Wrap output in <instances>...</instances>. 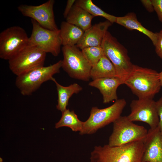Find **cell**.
I'll return each mask as SVG.
<instances>
[{
    "instance_id": "obj_1",
    "label": "cell",
    "mask_w": 162,
    "mask_h": 162,
    "mask_svg": "<svg viewBox=\"0 0 162 162\" xmlns=\"http://www.w3.org/2000/svg\"><path fill=\"white\" fill-rule=\"evenodd\" d=\"M143 141L111 146L108 144L95 146L91 152V162H143Z\"/></svg>"
},
{
    "instance_id": "obj_11",
    "label": "cell",
    "mask_w": 162,
    "mask_h": 162,
    "mask_svg": "<svg viewBox=\"0 0 162 162\" xmlns=\"http://www.w3.org/2000/svg\"><path fill=\"white\" fill-rule=\"evenodd\" d=\"M54 0H49L37 6L22 4L17 9L24 16L31 18L42 27L52 30L58 29L56 24L53 10Z\"/></svg>"
},
{
    "instance_id": "obj_7",
    "label": "cell",
    "mask_w": 162,
    "mask_h": 162,
    "mask_svg": "<svg viewBox=\"0 0 162 162\" xmlns=\"http://www.w3.org/2000/svg\"><path fill=\"white\" fill-rule=\"evenodd\" d=\"M62 68L72 78L89 81L92 68L82 51L76 46H63Z\"/></svg>"
},
{
    "instance_id": "obj_21",
    "label": "cell",
    "mask_w": 162,
    "mask_h": 162,
    "mask_svg": "<svg viewBox=\"0 0 162 162\" xmlns=\"http://www.w3.org/2000/svg\"><path fill=\"white\" fill-rule=\"evenodd\" d=\"M61 118L55 124V128H58L63 127L70 128L75 132H81L83 129V122L80 120L74 110L70 111L67 109L62 113Z\"/></svg>"
},
{
    "instance_id": "obj_30",
    "label": "cell",
    "mask_w": 162,
    "mask_h": 162,
    "mask_svg": "<svg viewBox=\"0 0 162 162\" xmlns=\"http://www.w3.org/2000/svg\"><path fill=\"white\" fill-rule=\"evenodd\" d=\"M0 162H2V158H0Z\"/></svg>"
},
{
    "instance_id": "obj_25",
    "label": "cell",
    "mask_w": 162,
    "mask_h": 162,
    "mask_svg": "<svg viewBox=\"0 0 162 162\" xmlns=\"http://www.w3.org/2000/svg\"><path fill=\"white\" fill-rule=\"evenodd\" d=\"M152 1L158 19L162 23V0H152Z\"/></svg>"
},
{
    "instance_id": "obj_28",
    "label": "cell",
    "mask_w": 162,
    "mask_h": 162,
    "mask_svg": "<svg viewBox=\"0 0 162 162\" xmlns=\"http://www.w3.org/2000/svg\"><path fill=\"white\" fill-rule=\"evenodd\" d=\"M140 1L148 12L151 13L154 11L152 0H142Z\"/></svg>"
},
{
    "instance_id": "obj_29",
    "label": "cell",
    "mask_w": 162,
    "mask_h": 162,
    "mask_svg": "<svg viewBox=\"0 0 162 162\" xmlns=\"http://www.w3.org/2000/svg\"><path fill=\"white\" fill-rule=\"evenodd\" d=\"M159 75L160 85L162 87V70L160 73H159Z\"/></svg>"
},
{
    "instance_id": "obj_8",
    "label": "cell",
    "mask_w": 162,
    "mask_h": 162,
    "mask_svg": "<svg viewBox=\"0 0 162 162\" xmlns=\"http://www.w3.org/2000/svg\"><path fill=\"white\" fill-rule=\"evenodd\" d=\"M46 53L39 48L28 45L8 61L9 67L17 76L43 66Z\"/></svg>"
},
{
    "instance_id": "obj_20",
    "label": "cell",
    "mask_w": 162,
    "mask_h": 162,
    "mask_svg": "<svg viewBox=\"0 0 162 162\" xmlns=\"http://www.w3.org/2000/svg\"><path fill=\"white\" fill-rule=\"evenodd\" d=\"M90 76L94 80L101 78L116 77L117 74L114 66L105 55L92 67Z\"/></svg>"
},
{
    "instance_id": "obj_17",
    "label": "cell",
    "mask_w": 162,
    "mask_h": 162,
    "mask_svg": "<svg viewBox=\"0 0 162 162\" xmlns=\"http://www.w3.org/2000/svg\"><path fill=\"white\" fill-rule=\"evenodd\" d=\"M60 35L63 46H76L82 37L84 31L66 21L61 24Z\"/></svg>"
},
{
    "instance_id": "obj_12",
    "label": "cell",
    "mask_w": 162,
    "mask_h": 162,
    "mask_svg": "<svg viewBox=\"0 0 162 162\" xmlns=\"http://www.w3.org/2000/svg\"><path fill=\"white\" fill-rule=\"evenodd\" d=\"M131 112L127 116L132 122L141 121L147 123L150 128L158 126L159 118L156 108V101L153 99L138 98L131 101Z\"/></svg>"
},
{
    "instance_id": "obj_24",
    "label": "cell",
    "mask_w": 162,
    "mask_h": 162,
    "mask_svg": "<svg viewBox=\"0 0 162 162\" xmlns=\"http://www.w3.org/2000/svg\"><path fill=\"white\" fill-rule=\"evenodd\" d=\"M156 33L157 40L154 46L155 51L157 55L162 59V29Z\"/></svg>"
},
{
    "instance_id": "obj_16",
    "label": "cell",
    "mask_w": 162,
    "mask_h": 162,
    "mask_svg": "<svg viewBox=\"0 0 162 162\" xmlns=\"http://www.w3.org/2000/svg\"><path fill=\"white\" fill-rule=\"evenodd\" d=\"M116 23L130 30H136L146 35L154 46L157 40V35L144 27L137 20L136 14L129 13L121 17H116Z\"/></svg>"
},
{
    "instance_id": "obj_22",
    "label": "cell",
    "mask_w": 162,
    "mask_h": 162,
    "mask_svg": "<svg viewBox=\"0 0 162 162\" xmlns=\"http://www.w3.org/2000/svg\"><path fill=\"white\" fill-rule=\"evenodd\" d=\"M75 4L86 10L94 16H100L112 24L116 22V17L107 13L94 4L91 0H76Z\"/></svg>"
},
{
    "instance_id": "obj_14",
    "label": "cell",
    "mask_w": 162,
    "mask_h": 162,
    "mask_svg": "<svg viewBox=\"0 0 162 162\" xmlns=\"http://www.w3.org/2000/svg\"><path fill=\"white\" fill-rule=\"evenodd\" d=\"M112 23L107 20L92 26L85 31L79 42L76 45L81 50L85 47L100 46Z\"/></svg>"
},
{
    "instance_id": "obj_9",
    "label": "cell",
    "mask_w": 162,
    "mask_h": 162,
    "mask_svg": "<svg viewBox=\"0 0 162 162\" xmlns=\"http://www.w3.org/2000/svg\"><path fill=\"white\" fill-rule=\"evenodd\" d=\"M31 22L32 28L28 45L36 46L54 56H58L62 45L60 29L49 30L42 27L33 19H31Z\"/></svg>"
},
{
    "instance_id": "obj_13",
    "label": "cell",
    "mask_w": 162,
    "mask_h": 162,
    "mask_svg": "<svg viewBox=\"0 0 162 162\" xmlns=\"http://www.w3.org/2000/svg\"><path fill=\"white\" fill-rule=\"evenodd\" d=\"M143 142V162H162V133L158 127L149 130Z\"/></svg>"
},
{
    "instance_id": "obj_23",
    "label": "cell",
    "mask_w": 162,
    "mask_h": 162,
    "mask_svg": "<svg viewBox=\"0 0 162 162\" xmlns=\"http://www.w3.org/2000/svg\"><path fill=\"white\" fill-rule=\"evenodd\" d=\"M81 51L92 67L96 64L104 56V51L100 46L85 47Z\"/></svg>"
},
{
    "instance_id": "obj_18",
    "label": "cell",
    "mask_w": 162,
    "mask_h": 162,
    "mask_svg": "<svg viewBox=\"0 0 162 162\" xmlns=\"http://www.w3.org/2000/svg\"><path fill=\"white\" fill-rule=\"evenodd\" d=\"M94 16L86 10L74 4L67 16L66 21L81 28L84 32L92 26Z\"/></svg>"
},
{
    "instance_id": "obj_27",
    "label": "cell",
    "mask_w": 162,
    "mask_h": 162,
    "mask_svg": "<svg viewBox=\"0 0 162 162\" xmlns=\"http://www.w3.org/2000/svg\"><path fill=\"white\" fill-rule=\"evenodd\" d=\"M76 1V0H68L67 1L66 5L63 14L64 18H66L74 4Z\"/></svg>"
},
{
    "instance_id": "obj_3",
    "label": "cell",
    "mask_w": 162,
    "mask_h": 162,
    "mask_svg": "<svg viewBox=\"0 0 162 162\" xmlns=\"http://www.w3.org/2000/svg\"><path fill=\"white\" fill-rule=\"evenodd\" d=\"M101 46L105 55L109 58L115 68L116 77L123 84L132 71L134 65L131 62L127 49L107 31Z\"/></svg>"
},
{
    "instance_id": "obj_10",
    "label": "cell",
    "mask_w": 162,
    "mask_h": 162,
    "mask_svg": "<svg viewBox=\"0 0 162 162\" xmlns=\"http://www.w3.org/2000/svg\"><path fill=\"white\" fill-rule=\"evenodd\" d=\"M29 38L24 29L11 26L0 33V58L9 60L28 45Z\"/></svg>"
},
{
    "instance_id": "obj_31",
    "label": "cell",
    "mask_w": 162,
    "mask_h": 162,
    "mask_svg": "<svg viewBox=\"0 0 162 162\" xmlns=\"http://www.w3.org/2000/svg\"></svg>"
},
{
    "instance_id": "obj_19",
    "label": "cell",
    "mask_w": 162,
    "mask_h": 162,
    "mask_svg": "<svg viewBox=\"0 0 162 162\" xmlns=\"http://www.w3.org/2000/svg\"><path fill=\"white\" fill-rule=\"evenodd\" d=\"M53 81L56 84L58 96L56 108L62 113L67 109L70 98L74 94L78 93L81 91L82 88L76 83L64 86L58 83L55 79Z\"/></svg>"
},
{
    "instance_id": "obj_2",
    "label": "cell",
    "mask_w": 162,
    "mask_h": 162,
    "mask_svg": "<svg viewBox=\"0 0 162 162\" xmlns=\"http://www.w3.org/2000/svg\"><path fill=\"white\" fill-rule=\"evenodd\" d=\"M124 84L138 98L153 99L161 87L159 73L152 69L135 65Z\"/></svg>"
},
{
    "instance_id": "obj_4",
    "label": "cell",
    "mask_w": 162,
    "mask_h": 162,
    "mask_svg": "<svg viewBox=\"0 0 162 162\" xmlns=\"http://www.w3.org/2000/svg\"><path fill=\"white\" fill-rule=\"evenodd\" d=\"M62 66V60H60L48 66L35 68L17 76L15 85L22 95H31L44 82L49 80L53 81L55 78L53 76L60 72Z\"/></svg>"
},
{
    "instance_id": "obj_6",
    "label": "cell",
    "mask_w": 162,
    "mask_h": 162,
    "mask_svg": "<svg viewBox=\"0 0 162 162\" xmlns=\"http://www.w3.org/2000/svg\"><path fill=\"white\" fill-rule=\"evenodd\" d=\"M147 133L144 126L134 123L127 116H121L113 122V131L108 145L117 146L137 141H143Z\"/></svg>"
},
{
    "instance_id": "obj_15",
    "label": "cell",
    "mask_w": 162,
    "mask_h": 162,
    "mask_svg": "<svg viewBox=\"0 0 162 162\" xmlns=\"http://www.w3.org/2000/svg\"><path fill=\"white\" fill-rule=\"evenodd\" d=\"M122 84L120 80L114 77L97 79L90 82L88 85L99 90L103 96V103L107 104L118 99L117 89Z\"/></svg>"
},
{
    "instance_id": "obj_5",
    "label": "cell",
    "mask_w": 162,
    "mask_h": 162,
    "mask_svg": "<svg viewBox=\"0 0 162 162\" xmlns=\"http://www.w3.org/2000/svg\"><path fill=\"white\" fill-rule=\"evenodd\" d=\"M124 98L118 99L111 106L100 109L92 107L88 118L84 122L83 129L79 133L80 135L91 134L95 133L98 129L113 122L121 116L126 105Z\"/></svg>"
},
{
    "instance_id": "obj_26",
    "label": "cell",
    "mask_w": 162,
    "mask_h": 162,
    "mask_svg": "<svg viewBox=\"0 0 162 162\" xmlns=\"http://www.w3.org/2000/svg\"><path fill=\"white\" fill-rule=\"evenodd\" d=\"M156 108L159 118V122L158 127L162 133V96L156 101Z\"/></svg>"
}]
</instances>
